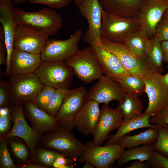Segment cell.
Here are the masks:
<instances>
[{"label": "cell", "mask_w": 168, "mask_h": 168, "mask_svg": "<svg viewBox=\"0 0 168 168\" xmlns=\"http://www.w3.org/2000/svg\"><path fill=\"white\" fill-rule=\"evenodd\" d=\"M13 16L16 25H29L49 35L56 34L62 26L61 16L52 8H44L36 11L28 12L14 8Z\"/></svg>", "instance_id": "obj_1"}, {"label": "cell", "mask_w": 168, "mask_h": 168, "mask_svg": "<svg viewBox=\"0 0 168 168\" xmlns=\"http://www.w3.org/2000/svg\"><path fill=\"white\" fill-rule=\"evenodd\" d=\"M138 18L118 16L103 10L101 37L116 42H124L132 34L141 30Z\"/></svg>", "instance_id": "obj_2"}, {"label": "cell", "mask_w": 168, "mask_h": 168, "mask_svg": "<svg viewBox=\"0 0 168 168\" xmlns=\"http://www.w3.org/2000/svg\"><path fill=\"white\" fill-rule=\"evenodd\" d=\"M43 144L74 161L78 159L85 147V144L76 137L72 130L62 127L46 135Z\"/></svg>", "instance_id": "obj_3"}, {"label": "cell", "mask_w": 168, "mask_h": 168, "mask_svg": "<svg viewBox=\"0 0 168 168\" xmlns=\"http://www.w3.org/2000/svg\"><path fill=\"white\" fill-rule=\"evenodd\" d=\"M64 62L72 69L74 75L85 84L98 80L103 74L90 46L79 50Z\"/></svg>", "instance_id": "obj_4"}, {"label": "cell", "mask_w": 168, "mask_h": 168, "mask_svg": "<svg viewBox=\"0 0 168 168\" xmlns=\"http://www.w3.org/2000/svg\"><path fill=\"white\" fill-rule=\"evenodd\" d=\"M9 76L8 96L18 103L32 100L45 86L35 73Z\"/></svg>", "instance_id": "obj_5"}, {"label": "cell", "mask_w": 168, "mask_h": 168, "mask_svg": "<svg viewBox=\"0 0 168 168\" xmlns=\"http://www.w3.org/2000/svg\"><path fill=\"white\" fill-rule=\"evenodd\" d=\"M35 73L45 85L56 89H69L74 73L64 62L42 61Z\"/></svg>", "instance_id": "obj_6"}, {"label": "cell", "mask_w": 168, "mask_h": 168, "mask_svg": "<svg viewBox=\"0 0 168 168\" xmlns=\"http://www.w3.org/2000/svg\"><path fill=\"white\" fill-rule=\"evenodd\" d=\"M102 45L115 55L129 73L142 78L150 70L146 59L136 54L123 42L111 41L101 37Z\"/></svg>", "instance_id": "obj_7"}, {"label": "cell", "mask_w": 168, "mask_h": 168, "mask_svg": "<svg viewBox=\"0 0 168 168\" xmlns=\"http://www.w3.org/2000/svg\"><path fill=\"white\" fill-rule=\"evenodd\" d=\"M83 31L79 29L65 40L49 38L40 54L42 61L65 62L78 50Z\"/></svg>", "instance_id": "obj_8"}, {"label": "cell", "mask_w": 168, "mask_h": 168, "mask_svg": "<svg viewBox=\"0 0 168 168\" xmlns=\"http://www.w3.org/2000/svg\"><path fill=\"white\" fill-rule=\"evenodd\" d=\"M125 149L118 142L101 146L90 140L78 160L80 163L89 162L97 168H108L119 158Z\"/></svg>", "instance_id": "obj_9"}, {"label": "cell", "mask_w": 168, "mask_h": 168, "mask_svg": "<svg viewBox=\"0 0 168 168\" xmlns=\"http://www.w3.org/2000/svg\"><path fill=\"white\" fill-rule=\"evenodd\" d=\"M159 74L150 69L142 78L148 99V105L143 115H155L161 110L168 108V88L161 82Z\"/></svg>", "instance_id": "obj_10"}, {"label": "cell", "mask_w": 168, "mask_h": 168, "mask_svg": "<svg viewBox=\"0 0 168 168\" xmlns=\"http://www.w3.org/2000/svg\"><path fill=\"white\" fill-rule=\"evenodd\" d=\"M49 35L32 26L16 25L13 42V49L39 54L43 51Z\"/></svg>", "instance_id": "obj_11"}, {"label": "cell", "mask_w": 168, "mask_h": 168, "mask_svg": "<svg viewBox=\"0 0 168 168\" xmlns=\"http://www.w3.org/2000/svg\"><path fill=\"white\" fill-rule=\"evenodd\" d=\"M76 6L88 23L83 41L89 45L93 43L101 44L100 30L103 9L98 0H83Z\"/></svg>", "instance_id": "obj_12"}, {"label": "cell", "mask_w": 168, "mask_h": 168, "mask_svg": "<svg viewBox=\"0 0 168 168\" xmlns=\"http://www.w3.org/2000/svg\"><path fill=\"white\" fill-rule=\"evenodd\" d=\"M87 91L83 86L70 90L55 116L61 127L70 130L75 128V117L85 102Z\"/></svg>", "instance_id": "obj_13"}, {"label": "cell", "mask_w": 168, "mask_h": 168, "mask_svg": "<svg viewBox=\"0 0 168 168\" xmlns=\"http://www.w3.org/2000/svg\"><path fill=\"white\" fill-rule=\"evenodd\" d=\"M124 95L125 92L117 82L103 74L87 91L85 102L92 100L108 105L111 101L117 100L120 103L123 101Z\"/></svg>", "instance_id": "obj_14"}, {"label": "cell", "mask_w": 168, "mask_h": 168, "mask_svg": "<svg viewBox=\"0 0 168 168\" xmlns=\"http://www.w3.org/2000/svg\"><path fill=\"white\" fill-rule=\"evenodd\" d=\"M123 121L122 112L119 106L115 109L104 105L100 109L99 118L93 135V142L101 146L112 131L118 128Z\"/></svg>", "instance_id": "obj_15"}, {"label": "cell", "mask_w": 168, "mask_h": 168, "mask_svg": "<svg viewBox=\"0 0 168 168\" xmlns=\"http://www.w3.org/2000/svg\"><path fill=\"white\" fill-rule=\"evenodd\" d=\"M168 9L167 0H149L138 13L141 29L150 38L154 36L156 28Z\"/></svg>", "instance_id": "obj_16"}, {"label": "cell", "mask_w": 168, "mask_h": 168, "mask_svg": "<svg viewBox=\"0 0 168 168\" xmlns=\"http://www.w3.org/2000/svg\"><path fill=\"white\" fill-rule=\"evenodd\" d=\"M14 2L12 0H0V21L3 28L7 51L5 75H10V60L13 49V42L16 26L13 16Z\"/></svg>", "instance_id": "obj_17"}, {"label": "cell", "mask_w": 168, "mask_h": 168, "mask_svg": "<svg viewBox=\"0 0 168 168\" xmlns=\"http://www.w3.org/2000/svg\"><path fill=\"white\" fill-rule=\"evenodd\" d=\"M99 104L92 100L85 102L75 117V127L83 135L92 134L94 132L100 115Z\"/></svg>", "instance_id": "obj_18"}, {"label": "cell", "mask_w": 168, "mask_h": 168, "mask_svg": "<svg viewBox=\"0 0 168 168\" xmlns=\"http://www.w3.org/2000/svg\"><path fill=\"white\" fill-rule=\"evenodd\" d=\"M90 46L105 75L112 78L119 75L129 74L119 58L101 44L93 43Z\"/></svg>", "instance_id": "obj_19"}, {"label": "cell", "mask_w": 168, "mask_h": 168, "mask_svg": "<svg viewBox=\"0 0 168 168\" xmlns=\"http://www.w3.org/2000/svg\"><path fill=\"white\" fill-rule=\"evenodd\" d=\"M13 121L12 128L5 138L20 137L25 141L31 150H33L38 141L39 134L28 124L21 106H17L14 109L13 114Z\"/></svg>", "instance_id": "obj_20"}, {"label": "cell", "mask_w": 168, "mask_h": 168, "mask_svg": "<svg viewBox=\"0 0 168 168\" xmlns=\"http://www.w3.org/2000/svg\"><path fill=\"white\" fill-rule=\"evenodd\" d=\"M42 61L40 54L13 49L10 60V75L35 73Z\"/></svg>", "instance_id": "obj_21"}, {"label": "cell", "mask_w": 168, "mask_h": 168, "mask_svg": "<svg viewBox=\"0 0 168 168\" xmlns=\"http://www.w3.org/2000/svg\"><path fill=\"white\" fill-rule=\"evenodd\" d=\"M26 106L33 129L38 134L51 132L61 127L55 116L40 108L31 101L26 102Z\"/></svg>", "instance_id": "obj_22"}, {"label": "cell", "mask_w": 168, "mask_h": 168, "mask_svg": "<svg viewBox=\"0 0 168 168\" xmlns=\"http://www.w3.org/2000/svg\"><path fill=\"white\" fill-rule=\"evenodd\" d=\"M103 8L120 16L132 17L136 16L147 0H98Z\"/></svg>", "instance_id": "obj_23"}, {"label": "cell", "mask_w": 168, "mask_h": 168, "mask_svg": "<svg viewBox=\"0 0 168 168\" xmlns=\"http://www.w3.org/2000/svg\"><path fill=\"white\" fill-rule=\"evenodd\" d=\"M150 115L142 114L129 120L123 121L116 133L111 136L105 145L117 143L119 139L122 137L135 130L140 128H149L155 127V124L150 123Z\"/></svg>", "instance_id": "obj_24"}, {"label": "cell", "mask_w": 168, "mask_h": 168, "mask_svg": "<svg viewBox=\"0 0 168 168\" xmlns=\"http://www.w3.org/2000/svg\"><path fill=\"white\" fill-rule=\"evenodd\" d=\"M136 54L146 59L152 45V40L140 30L130 35L124 42Z\"/></svg>", "instance_id": "obj_25"}, {"label": "cell", "mask_w": 168, "mask_h": 168, "mask_svg": "<svg viewBox=\"0 0 168 168\" xmlns=\"http://www.w3.org/2000/svg\"><path fill=\"white\" fill-rule=\"evenodd\" d=\"M157 135L158 130L155 125V127L149 128L147 130L137 134L125 135L119 139L118 142L125 148L134 147L142 144H153Z\"/></svg>", "instance_id": "obj_26"}, {"label": "cell", "mask_w": 168, "mask_h": 168, "mask_svg": "<svg viewBox=\"0 0 168 168\" xmlns=\"http://www.w3.org/2000/svg\"><path fill=\"white\" fill-rule=\"evenodd\" d=\"M110 78L117 82L125 93L139 96L145 92V83L141 77L127 74Z\"/></svg>", "instance_id": "obj_27"}, {"label": "cell", "mask_w": 168, "mask_h": 168, "mask_svg": "<svg viewBox=\"0 0 168 168\" xmlns=\"http://www.w3.org/2000/svg\"><path fill=\"white\" fill-rule=\"evenodd\" d=\"M155 150L153 144H145L129 148L125 150L118 160L117 165L121 166L133 160L147 161Z\"/></svg>", "instance_id": "obj_28"}, {"label": "cell", "mask_w": 168, "mask_h": 168, "mask_svg": "<svg viewBox=\"0 0 168 168\" xmlns=\"http://www.w3.org/2000/svg\"><path fill=\"white\" fill-rule=\"evenodd\" d=\"M123 114V121H126L142 114L143 103L139 96L125 93L123 101L119 103Z\"/></svg>", "instance_id": "obj_29"}, {"label": "cell", "mask_w": 168, "mask_h": 168, "mask_svg": "<svg viewBox=\"0 0 168 168\" xmlns=\"http://www.w3.org/2000/svg\"><path fill=\"white\" fill-rule=\"evenodd\" d=\"M151 49L148 54L146 60L151 70L160 74L163 70V55L161 42L153 38Z\"/></svg>", "instance_id": "obj_30"}, {"label": "cell", "mask_w": 168, "mask_h": 168, "mask_svg": "<svg viewBox=\"0 0 168 168\" xmlns=\"http://www.w3.org/2000/svg\"><path fill=\"white\" fill-rule=\"evenodd\" d=\"M158 130L156 139L153 144L155 150L168 158V124H155Z\"/></svg>", "instance_id": "obj_31"}, {"label": "cell", "mask_w": 168, "mask_h": 168, "mask_svg": "<svg viewBox=\"0 0 168 168\" xmlns=\"http://www.w3.org/2000/svg\"><path fill=\"white\" fill-rule=\"evenodd\" d=\"M70 90L69 89L66 88L56 89L45 111L50 114L55 116Z\"/></svg>", "instance_id": "obj_32"}, {"label": "cell", "mask_w": 168, "mask_h": 168, "mask_svg": "<svg viewBox=\"0 0 168 168\" xmlns=\"http://www.w3.org/2000/svg\"><path fill=\"white\" fill-rule=\"evenodd\" d=\"M56 90L52 86L45 85L31 101L40 108L45 111Z\"/></svg>", "instance_id": "obj_33"}, {"label": "cell", "mask_w": 168, "mask_h": 168, "mask_svg": "<svg viewBox=\"0 0 168 168\" xmlns=\"http://www.w3.org/2000/svg\"><path fill=\"white\" fill-rule=\"evenodd\" d=\"M7 138H1L0 141V167L14 168L16 167L11 158L7 146Z\"/></svg>", "instance_id": "obj_34"}, {"label": "cell", "mask_w": 168, "mask_h": 168, "mask_svg": "<svg viewBox=\"0 0 168 168\" xmlns=\"http://www.w3.org/2000/svg\"><path fill=\"white\" fill-rule=\"evenodd\" d=\"M153 38L160 42L168 40V20L163 16L156 28Z\"/></svg>", "instance_id": "obj_35"}, {"label": "cell", "mask_w": 168, "mask_h": 168, "mask_svg": "<svg viewBox=\"0 0 168 168\" xmlns=\"http://www.w3.org/2000/svg\"><path fill=\"white\" fill-rule=\"evenodd\" d=\"M147 162L155 168H168V158L156 150Z\"/></svg>", "instance_id": "obj_36"}, {"label": "cell", "mask_w": 168, "mask_h": 168, "mask_svg": "<svg viewBox=\"0 0 168 168\" xmlns=\"http://www.w3.org/2000/svg\"><path fill=\"white\" fill-rule=\"evenodd\" d=\"M57 152L44 149H40L37 152L39 161L44 165L53 166L57 156Z\"/></svg>", "instance_id": "obj_37"}, {"label": "cell", "mask_w": 168, "mask_h": 168, "mask_svg": "<svg viewBox=\"0 0 168 168\" xmlns=\"http://www.w3.org/2000/svg\"><path fill=\"white\" fill-rule=\"evenodd\" d=\"M31 4H42L53 9H60L68 5L72 0H28Z\"/></svg>", "instance_id": "obj_38"}, {"label": "cell", "mask_w": 168, "mask_h": 168, "mask_svg": "<svg viewBox=\"0 0 168 168\" xmlns=\"http://www.w3.org/2000/svg\"><path fill=\"white\" fill-rule=\"evenodd\" d=\"M12 150L16 156L19 159L25 161L28 156V151L25 146L22 143L17 142H11Z\"/></svg>", "instance_id": "obj_39"}, {"label": "cell", "mask_w": 168, "mask_h": 168, "mask_svg": "<svg viewBox=\"0 0 168 168\" xmlns=\"http://www.w3.org/2000/svg\"><path fill=\"white\" fill-rule=\"evenodd\" d=\"M10 116L9 110L6 107H2L0 110V133L7 132L10 125Z\"/></svg>", "instance_id": "obj_40"}, {"label": "cell", "mask_w": 168, "mask_h": 168, "mask_svg": "<svg viewBox=\"0 0 168 168\" xmlns=\"http://www.w3.org/2000/svg\"><path fill=\"white\" fill-rule=\"evenodd\" d=\"M149 122L152 124H168V108L161 110L157 115L151 116Z\"/></svg>", "instance_id": "obj_41"}, {"label": "cell", "mask_w": 168, "mask_h": 168, "mask_svg": "<svg viewBox=\"0 0 168 168\" xmlns=\"http://www.w3.org/2000/svg\"><path fill=\"white\" fill-rule=\"evenodd\" d=\"M74 161L66 157L62 153L57 152V156L52 166L55 168H60L63 165L72 163Z\"/></svg>", "instance_id": "obj_42"}, {"label": "cell", "mask_w": 168, "mask_h": 168, "mask_svg": "<svg viewBox=\"0 0 168 168\" xmlns=\"http://www.w3.org/2000/svg\"><path fill=\"white\" fill-rule=\"evenodd\" d=\"M8 96L7 82H2L0 85V107H4Z\"/></svg>", "instance_id": "obj_43"}, {"label": "cell", "mask_w": 168, "mask_h": 168, "mask_svg": "<svg viewBox=\"0 0 168 168\" xmlns=\"http://www.w3.org/2000/svg\"><path fill=\"white\" fill-rule=\"evenodd\" d=\"M7 51L5 40L0 39V65L5 64L7 62Z\"/></svg>", "instance_id": "obj_44"}, {"label": "cell", "mask_w": 168, "mask_h": 168, "mask_svg": "<svg viewBox=\"0 0 168 168\" xmlns=\"http://www.w3.org/2000/svg\"><path fill=\"white\" fill-rule=\"evenodd\" d=\"M161 46L163 55V61L168 63V40L161 42Z\"/></svg>", "instance_id": "obj_45"}, {"label": "cell", "mask_w": 168, "mask_h": 168, "mask_svg": "<svg viewBox=\"0 0 168 168\" xmlns=\"http://www.w3.org/2000/svg\"><path fill=\"white\" fill-rule=\"evenodd\" d=\"M149 165L139 160H136L133 161L127 168H148Z\"/></svg>", "instance_id": "obj_46"}, {"label": "cell", "mask_w": 168, "mask_h": 168, "mask_svg": "<svg viewBox=\"0 0 168 168\" xmlns=\"http://www.w3.org/2000/svg\"><path fill=\"white\" fill-rule=\"evenodd\" d=\"M159 76L161 82L168 88V71L167 73L164 75L159 74Z\"/></svg>", "instance_id": "obj_47"}, {"label": "cell", "mask_w": 168, "mask_h": 168, "mask_svg": "<svg viewBox=\"0 0 168 168\" xmlns=\"http://www.w3.org/2000/svg\"><path fill=\"white\" fill-rule=\"evenodd\" d=\"M21 168H44L46 167H44V166L35 164H27V165H25L23 166H21Z\"/></svg>", "instance_id": "obj_48"}, {"label": "cell", "mask_w": 168, "mask_h": 168, "mask_svg": "<svg viewBox=\"0 0 168 168\" xmlns=\"http://www.w3.org/2000/svg\"><path fill=\"white\" fill-rule=\"evenodd\" d=\"M85 164L83 166V168H94L95 166L91 163L88 162L84 163Z\"/></svg>", "instance_id": "obj_49"}, {"label": "cell", "mask_w": 168, "mask_h": 168, "mask_svg": "<svg viewBox=\"0 0 168 168\" xmlns=\"http://www.w3.org/2000/svg\"><path fill=\"white\" fill-rule=\"evenodd\" d=\"M72 163L68 164L61 166L60 168H74V165L72 164Z\"/></svg>", "instance_id": "obj_50"}, {"label": "cell", "mask_w": 168, "mask_h": 168, "mask_svg": "<svg viewBox=\"0 0 168 168\" xmlns=\"http://www.w3.org/2000/svg\"><path fill=\"white\" fill-rule=\"evenodd\" d=\"M13 2L17 4L25 3L27 0H12Z\"/></svg>", "instance_id": "obj_51"}, {"label": "cell", "mask_w": 168, "mask_h": 168, "mask_svg": "<svg viewBox=\"0 0 168 168\" xmlns=\"http://www.w3.org/2000/svg\"><path fill=\"white\" fill-rule=\"evenodd\" d=\"M163 17L168 20V9L165 12L163 15Z\"/></svg>", "instance_id": "obj_52"}, {"label": "cell", "mask_w": 168, "mask_h": 168, "mask_svg": "<svg viewBox=\"0 0 168 168\" xmlns=\"http://www.w3.org/2000/svg\"><path fill=\"white\" fill-rule=\"evenodd\" d=\"M83 0H75V3L76 5L81 2Z\"/></svg>", "instance_id": "obj_53"}, {"label": "cell", "mask_w": 168, "mask_h": 168, "mask_svg": "<svg viewBox=\"0 0 168 168\" xmlns=\"http://www.w3.org/2000/svg\"><path fill=\"white\" fill-rule=\"evenodd\" d=\"M148 0H147V1H148Z\"/></svg>", "instance_id": "obj_54"}, {"label": "cell", "mask_w": 168, "mask_h": 168, "mask_svg": "<svg viewBox=\"0 0 168 168\" xmlns=\"http://www.w3.org/2000/svg\"><path fill=\"white\" fill-rule=\"evenodd\" d=\"M168 1V0H167Z\"/></svg>", "instance_id": "obj_55"}]
</instances>
